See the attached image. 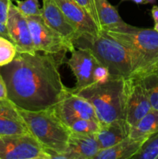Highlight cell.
Listing matches in <instances>:
<instances>
[{"mask_svg": "<svg viewBox=\"0 0 158 159\" xmlns=\"http://www.w3.org/2000/svg\"><path fill=\"white\" fill-rule=\"evenodd\" d=\"M64 57L49 54L17 53L0 68L8 99L17 107L30 111L51 108L68 93L59 68Z\"/></svg>", "mask_w": 158, "mask_h": 159, "instance_id": "obj_1", "label": "cell"}, {"mask_svg": "<svg viewBox=\"0 0 158 159\" xmlns=\"http://www.w3.org/2000/svg\"><path fill=\"white\" fill-rule=\"evenodd\" d=\"M130 78L110 76L104 83H91L79 89L69 91L85 98L94 107L99 124L125 120Z\"/></svg>", "mask_w": 158, "mask_h": 159, "instance_id": "obj_2", "label": "cell"}, {"mask_svg": "<svg viewBox=\"0 0 158 159\" xmlns=\"http://www.w3.org/2000/svg\"><path fill=\"white\" fill-rule=\"evenodd\" d=\"M74 44L75 48H89L99 64L108 68L111 76L129 79L137 70L131 51L104 31L101 30L96 36L81 35Z\"/></svg>", "mask_w": 158, "mask_h": 159, "instance_id": "obj_3", "label": "cell"}, {"mask_svg": "<svg viewBox=\"0 0 158 159\" xmlns=\"http://www.w3.org/2000/svg\"><path fill=\"white\" fill-rule=\"evenodd\" d=\"M18 109L30 133L45 150L57 153L66 152L71 131L57 117L52 107L39 111Z\"/></svg>", "mask_w": 158, "mask_h": 159, "instance_id": "obj_4", "label": "cell"}, {"mask_svg": "<svg viewBox=\"0 0 158 159\" xmlns=\"http://www.w3.org/2000/svg\"><path fill=\"white\" fill-rule=\"evenodd\" d=\"M104 32L126 47L133 54L137 70L132 78L145 69L158 52V32L153 28H139L129 25L125 30Z\"/></svg>", "mask_w": 158, "mask_h": 159, "instance_id": "obj_5", "label": "cell"}, {"mask_svg": "<svg viewBox=\"0 0 158 159\" xmlns=\"http://www.w3.org/2000/svg\"><path fill=\"white\" fill-rule=\"evenodd\" d=\"M26 17L36 51L64 57L65 53L75 49L74 43L51 28L42 16Z\"/></svg>", "mask_w": 158, "mask_h": 159, "instance_id": "obj_6", "label": "cell"}, {"mask_svg": "<svg viewBox=\"0 0 158 159\" xmlns=\"http://www.w3.org/2000/svg\"><path fill=\"white\" fill-rule=\"evenodd\" d=\"M1 159H50L32 134L0 137Z\"/></svg>", "mask_w": 158, "mask_h": 159, "instance_id": "obj_7", "label": "cell"}, {"mask_svg": "<svg viewBox=\"0 0 158 159\" xmlns=\"http://www.w3.org/2000/svg\"><path fill=\"white\" fill-rule=\"evenodd\" d=\"M57 117L64 124L77 119H88L99 121L94 107L87 99L69 91L52 107Z\"/></svg>", "mask_w": 158, "mask_h": 159, "instance_id": "obj_8", "label": "cell"}, {"mask_svg": "<svg viewBox=\"0 0 158 159\" xmlns=\"http://www.w3.org/2000/svg\"><path fill=\"white\" fill-rule=\"evenodd\" d=\"M11 41L16 48L17 53L35 54L37 51L33 43L30 30L26 17L11 2L6 22Z\"/></svg>", "mask_w": 158, "mask_h": 159, "instance_id": "obj_9", "label": "cell"}, {"mask_svg": "<svg viewBox=\"0 0 158 159\" xmlns=\"http://www.w3.org/2000/svg\"><path fill=\"white\" fill-rule=\"evenodd\" d=\"M66 63L75 76L76 85L73 89H79L93 83V72L99 62L89 48H75Z\"/></svg>", "mask_w": 158, "mask_h": 159, "instance_id": "obj_10", "label": "cell"}, {"mask_svg": "<svg viewBox=\"0 0 158 159\" xmlns=\"http://www.w3.org/2000/svg\"><path fill=\"white\" fill-rule=\"evenodd\" d=\"M152 110L148 94L140 79L130 78L125 120L133 127Z\"/></svg>", "mask_w": 158, "mask_h": 159, "instance_id": "obj_11", "label": "cell"}, {"mask_svg": "<svg viewBox=\"0 0 158 159\" xmlns=\"http://www.w3.org/2000/svg\"><path fill=\"white\" fill-rule=\"evenodd\" d=\"M42 17L44 21L54 30L74 43L81 36L78 30L67 18L54 0H42Z\"/></svg>", "mask_w": 158, "mask_h": 159, "instance_id": "obj_12", "label": "cell"}, {"mask_svg": "<svg viewBox=\"0 0 158 159\" xmlns=\"http://www.w3.org/2000/svg\"><path fill=\"white\" fill-rule=\"evenodd\" d=\"M67 18L76 26L81 35L96 36L101 30L95 22L75 0H54Z\"/></svg>", "mask_w": 158, "mask_h": 159, "instance_id": "obj_13", "label": "cell"}, {"mask_svg": "<svg viewBox=\"0 0 158 159\" xmlns=\"http://www.w3.org/2000/svg\"><path fill=\"white\" fill-rule=\"evenodd\" d=\"M31 134L19 112L9 99L0 100V137Z\"/></svg>", "mask_w": 158, "mask_h": 159, "instance_id": "obj_14", "label": "cell"}, {"mask_svg": "<svg viewBox=\"0 0 158 159\" xmlns=\"http://www.w3.org/2000/svg\"><path fill=\"white\" fill-rule=\"evenodd\" d=\"M95 134L71 132L66 152L72 159H94L101 150Z\"/></svg>", "mask_w": 158, "mask_h": 159, "instance_id": "obj_15", "label": "cell"}, {"mask_svg": "<svg viewBox=\"0 0 158 159\" xmlns=\"http://www.w3.org/2000/svg\"><path fill=\"white\" fill-rule=\"evenodd\" d=\"M129 124L125 120H117L105 124H99L96 138L101 149H105L118 144L129 137Z\"/></svg>", "mask_w": 158, "mask_h": 159, "instance_id": "obj_16", "label": "cell"}, {"mask_svg": "<svg viewBox=\"0 0 158 159\" xmlns=\"http://www.w3.org/2000/svg\"><path fill=\"white\" fill-rule=\"evenodd\" d=\"M99 18V26L103 31H122L129 26L119 15L117 9L108 0H93Z\"/></svg>", "mask_w": 158, "mask_h": 159, "instance_id": "obj_17", "label": "cell"}, {"mask_svg": "<svg viewBox=\"0 0 158 159\" xmlns=\"http://www.w3.org/2000/svg\"><path fill=\"white\" fill-rule=\"evenodd\" d=\"M145 139H135L128 137L118 144L105 149H101L94 159H129L139 151Z\"/></svg>", "mask_w": 158, "mask_h": 159, "instance_id": "obj_18", "label": "cell"}, {"mask_svg": "<svg viewBox=\"0 0 158 159\" xmlns=\"http://www.w3.org/2000/svg\"><path fill=\"white\" fill-rule=\"evenodd\" d=\"M158 130V110L152 109L137 124L131 127L129 137L135 139H146Z\"/></svg>", "mask_w": 158, "mask_h": 159, "instance_id": "obj_19", "label": "cell"}, {"mask_svg": "<svg viewBox=\"0 0 158 159\" xmlns=\"http://www.w3.org/2000/svg\"><path fill=\"white\" fill-rule=\"evenodd\" d=\"M132 158L158 159V130L146 138L139 151Z\"/></svg>", "mask_w": 158, "mask_h": 159, "instance_id": "obj_20", "label": "cell"}, {"mask_svg": "<svg viewBox=\"0 0 158 159\" xmlns=\"http://www.w3.org/2000/svg\"><path fill=\"white\" fill-rule=\"evenodd\" d=\"M145 87L152 109L158 110V75L149 74L139 78Z\"/></svg>", "mask_w": 158, "mask_h": 159, "instance_id": "obj_21", "label": "cell"}, {"mask_svg": "<svg viewBox=\"0 0 158 159\" xmlns=\"http://www.w3.org/2000/svg\"><path fill=\"white\" fill-rule=\"evenodd\" d=\"M99 121L88 119H77L68 124V128L71 132L81 134L96 133L99 127Z\"/></svg>", "mask_w": 158, "mask_h": 159, "instance_id": "obj_22", "label": "cell"}, {"mask_svg": "<svg viewBox=\"0 0 158 159\" xmlns=\"http://www.w3.org/2000/svg\"><path fill=\"white\" fill-rule=\"evenodd\" d=\"M17 50L12 41L0 36V68L12 61Z\"/></svg>", "mask_w": 158, "mask_h": 159, "instance_id": "obj_23", "label": "cell"}, {"mask_svg": "<svg viewBox=\"0 0 158 159\" xmlns=\"http://www.w3.org/2000/svg\"><path fill=\"white\" fill-rule=\"evenodd\" d=\"M19 10L25 16H42V9L38 0H15Z\"/></svg>", "mask_w": 158, "mask_h": 159, "instance_id": "obj_24", "label": "cell"}, {"mask_svg": "<svg viewBox=\"0 0 158 159\" xmlns=\"http://www.w3.org/2000/svg\"><path fill=\"white\" fill-rule=\"evenodd\" d=\"M110 73L108 68L101 64H98L93 72V82L94 83H104L110 78Z\"/></svg>", "mask_w": 158, "mask_h": 159, "instance_id": "obj_25", "label": "cell"}, {"mask_svg": "<svg viewBox=\"0 0 158 159\" xmlns=\"http://www.w3.org/2000/svg\"><path fill=\"white\" fill-rule=\"evenodd\" d=\"M82 8L85 10V12L92 18V20L95 22L96 24L100 29L99 23V18H98L97 12H96L95 6L93 0H75ZM101 30V29H100Z\"/></svg>", "mask_w": 158, "mask_h": 159, "instance_id": "obj_26", "label": "cell"}, {"mask_svg": "<svg viewBox=\"0 0 158 159\" xmlns=\"http://www.w3.org/2000/svg\"><path fill=\"white\" fill-rule=\"evenodd\" d=\"M12 0H0V21L6 24L9 9Z\"/></svg>", "mask_w": 158, "mask_h": 159, "instance_id": "obj_27", "label": "cell"}, {"mask_svg": "<svg viewBox=\"0 0 158 159\" xmlns=\"http://www.w3.org/2000/svg\"><path fill=\"white\" fill-rule=\"evenodd\" d=\"M149 74H156L158 75V62L156 63L153 64V65H150L149 67H147L146 69H144L143 71H141L139 74H138L137 75L135 76L133 79H139V78L143 77L144 75H147Z\"/></svg>", "mask_w": 158, "mask_h": 159, "instance_id": "obj_28", "label": "cell"}, {"mask_svg": "<svg viewBox=\"0 0 158 159\" xmlns=\"http://www.w3.org/2000/svg\"><path fill=\"white\" fill-rule=\"evenodd\" d=\"M6 99H8L7 86L2 75L0 72V100H4Z\"/></svg>", "mask_w": 158, "mask_h": 159, "instance_id": "obj_29", "label": "cell"}, {"mask_svg": "<svg viewBox=\"0 0 158 159\" xmlns=\"http://www.w3.org/2000/svg\"><path fill=\"white\" fill-rule=\"evenodd\" d=\"M151 15L155 23H158V6H153L151 9Z\"/></svg>", "mask_w": 158, "mask_h": 159, "instance_id": "obj_30", "label": "cell"}, {"mask_svg": "<svg viewBox=\"0 0 158 159\" xmlns=\"http://www.w3.org/2000/svg\"><path fill=\"white\" fill-rule=\"evenodd\" d=\"M156 62H158V52H157V54H156V56H155L154 58L153 59V61H151V63H150V65H149L147 67H149V66H150V65H153V64L156 63ZM146 68H145V69H146ZM143 70H144V69H143ZM140 72H141V71H140ZM140 72H139V73H140ZM133 78H134V77H133Z\"/></svg>", "mask_w": 158, "mask_h": 159, "instance_id": "obj_31", "label": "cell"}, {"mask_svg": "<svg viewBox=\"0 0 158 159\" xmlns=\"http://www.w3.org/2000/svg\"><path fill=\"white\" fill-rule=\"evenodd\" d=\"M124 1H133L136 4H144V0H121V2Z\"/></svg>", "mask_w": 158, "mask_h": 159, "instance_id": "obj_32", "label": "cell"}, {"mask_svg": "<svg viewBox=\"0 0 158 159\" xmlns=\"http://www.w3.org/2000/svg\"><path fill=\"white\" fill-rule=\"evenodd\" d=\"M153 29H154L155 30L157 31V32H158V23H155L154 26H153Z\"/></svg>", "mask_w": 158, "mask_h": 159, "instance_id": "obj_33", "label": "cell"}, {"mask_svg": "<svg viewBox=\"0 0 158 159\" xmlns=\"http://www.w3.org/2000/svg\"><path fill=\"white\" fill-rule=\"evenodd\" d=\"M12 1H15V0H12Z\"/></svg>", "mask_w": 158, "mask_h": 159, "instance_id": "obj_34", "label": "cell"}]
</instances>
